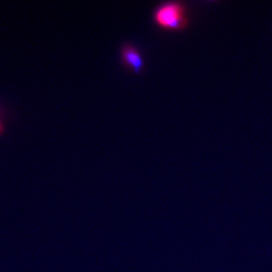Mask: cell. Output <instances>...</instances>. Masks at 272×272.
I'll use <instances>...</instances> for the list:
<instances>
[{"mask_svg": "<svg viewBox=\"0 0 272 272\" xmlns=\"http://www.w3.org/2000/svg\"><path fill=\"white\" fill-rule=\"evenodd\" d=\"M4 130H5V126H4V124H3V122H2V120L0 118V135L4 133Z\"/></svg>", "mask_w": 272, "mask_h": 272, "instance_id": "obj_3", "label": "cell"}, {"mask_svg": "<svg viewBox=\"0 0 272 272\" xmlns=\"http://www.w3.org/2000/svg\"><path fill=\"white\" fill-rule=\"evenodd\" d=\"M120 61L124 68L139 74L145 68L143 54L139 48L129 42H125L120 47Z\"/></svg>", "mask_w": 272, "mask_h": 272, "instance_id": "obj_2", "label": "cell"}, {"mask_svg": "<svg viewBox=\"0 0 272 272\" xmlns=\"http://www.w3.org/2000/svg\"><path fill=\"white\" fill-rule=\"evenodd\" d=\"M152 21L166 30H183L190 25L189 7L184 1H164L153 8Z\"/></svg>", "mask_w": 272, "mask_h": 272, "instance_id": "obj_1", "label": "cell"}]
</instances>
